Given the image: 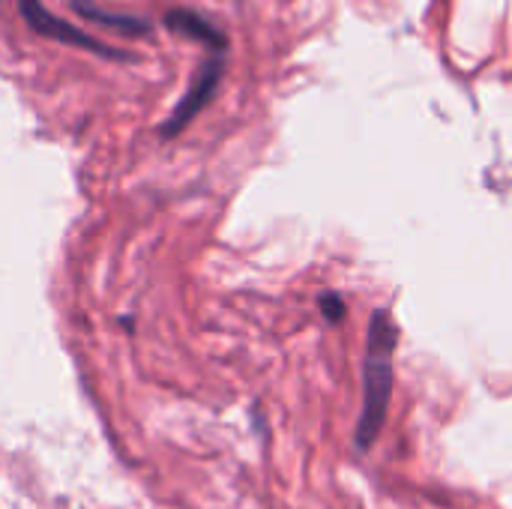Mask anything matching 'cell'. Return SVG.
<instances>
[{
  "instance_id": "3",
  "label": "cell",
  "mask_w": 512,
  "mask_h": 509,
  "mask_svg": "<svg viewBox=\"0 0 512 509\" xmlns=\"http://www.w3.org/2000/svg\"><path fill=\"white\" fill-rule=\"evenodd\" d=\"M222 72H225V51H210V57H207V63L201 66V72L192 78V84H189V90L183 93V99L174 105V111L165 117V123H162V135L165 138H174V135H180L207 105H210V99L216 96V87H219V81H222Z\"/></svg>"
},
{
  "instance_id": "1",
  "label": "cell",
  "mask_w": 512,
  "mask_h": 509,
  "mask_svg": "<svg viewBox=\"0 0 512 509\" xmlns=\"http://www.w3.org/2000/svg\"><path fill=\"white\" fill-rule=\"evenodd\" d=\"M396 345H399V327L387 309H378L369 321V342L363 360V411L354 429L357 453H369L384 432L393 387H396V369H393Z\"/></svg>"
},
{
  "instance_id": "5",
  "label": "cell",
  "mask_w": 512,
  "mask_h": 509,
  "mask_svg": "<svg viewBox=\"0 0 512 509\" xmlns=\"http://www.w3.org/2000/svg\"><path fill=\"white\" fill-rule=\"evenodd\" d=\"M72 9L84 18V21H93V24H102V27H111V30H120V33H129V36H147L153 27L150 21L144 18H135V15H123V12H108V9H99L93 0H69Z\"/></svg>"
},
{
  "instance_id": "2",
  "label": "cell",
  "mask_w": 512,
  "mask_h": 509,
  "mask_svg": "<svg viewBox=\"0 0 512 509\" xmlns=\"http://www.w3.org/2000/svg\"><path fill=\"white\" fill-rule=\"evenodd\" d=\"M15 3H18V12H21L24 24H27L33 33L45 36V39L63 42V45H75V48H84V51L99 54V57H108V60H123V57H126L123 51H114L111 45H105V42L87 36L84 30H78V27L69 24L66 18H60V15H54L51 9H45L42 0H15Z\"/></svg>"
},
{
  "instance_id": "6",
  "label": "cell",
  "mask_w": 512,
  "mask_h": 509,
  "mask_svg": "<svg viewBox=\"0 0 512 509\" xmlns=\"http://www.w3.org/2000/svg\"><path fill=\"white\" fill-rule=\"evenodd\" d=\"M321 312L327 315L330 324H339V321L345 318V303H342V297H339V294H324V297H321Z\"/></svg>"
},
{
  "instance_id": "4",
  "label": "cell",
  "mask_w": 512,
  "mask_h": 509,
  "mask_svg": "<svg viewBox=\"0 0 512 509\" xmlns=\"http://www.w3.org/2000/svg\"><path fill=\"white\" fill-rule=\"evenodd\" d=\"M165 24H168V30L204 45L207 51H228L225 33L216 24H210L207 18H201L198 12H192V9H171L165 15Z\"/></svg>"
}]
</instances>
